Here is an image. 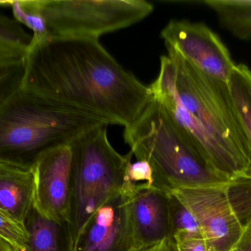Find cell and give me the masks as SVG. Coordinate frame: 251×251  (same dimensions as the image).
<instances>
[{"label": "cell", "instance_id": "obj_19", "mask_svg": "<svg viewBox=\"0 0 251 251\" xmlns=\"http://www.w3.org/2000/svg\"><path fill=\"white\" fill-rule=\"evenodd\" d=\"M143 187L160 190L154 171L147 161L137 160L134 162L131 161L126 168L122 194L130 197L136 190Z\"/></svg>", "mask_w": 251, "mask_h": 251}, {"label": "cell", "instance_id": "obj_22", "mask_svg": "<svg viewBox=\"0 0 251 251\" xmlns=\"http://www.w3.org/2000/svg\"><path fill=\"white\" fill-rule=\"evenodd\" d=\"M25 60L0 62V105L22 85Z\"/></svg>", "mask_w": 251, "mask_h": 251}, {"label": "cell", "instance_id": "obj_3", "mask_svg": "<svg viewBox=\"0 0 251 251\" xmlns=\"http://www.w3.org/2000/svg\"><path fill=\"white\" fill-rule=\"evenodd\" d=\"M111 122L21 85L0 105V164L32 170L46 152Z\"/></svg>", "mask_w": 251, "mask_h": 251}, {"label": "cell", "instance_id": "obj_18", "mask_svg": "<svg viewBox=\"0 0 251 251\" xmlns=\"http://www.w3.org/2000/svg\"><path fill=\"white\" fill-rule=\"evenodd\" d=\"M10 8L13 19L32 32V41L40 42L49 39L45 21L41 13L40 0L13 1Z\"/></svg>", "mask_w": 251, "mask_h": 251}, {"label": "cell", "instance_id": "obj_24", "mask_svg": "<svg viewBox=\"0 0 251 251\" xmlns=\"http://www.w3.org/2000/svg\"><path fill=\"white\" fill-rule=\"evenodd\" d=\"M139 251H178L174 238L167 239L158 244Z\"/></svg>", "mask_w": 251, "mask_h": 251}, {"label": "cell", "instance_id": "obj_1", "mask_svg": "<svg viewBox=\"0 0 251 251\" xmlns=\"http://www.w3.org/2000/svg\"><path fill=\"white\" fill-rule=\"evenodd\" d=\"M22 86L125 128L140 117L153 97L149 86L96 38L31 41Z\"/></svg>", "mask_w": 251, "mask_h": 251}, {"label": "cell", "instance_id": "obj_4", "mask_svg": "<svg viewBox=\"0 0 251 251\" xmlns=\"http://www.w3.org/2000/svg\"><path fill=\"white\" fill-rule=\"evenodd\" d=\"M124 138L137 160L147 161L160 190L221 186L231 178L218 172L163 106L152 97Z\"/></svg>", "mask_w": 251, "mask_h": 251}, {"label": "cell", "instance_id": "obj_25", "mask_svg": "<svg viewBox=\"0 0 251 251\" xmlns=\"http://www.w3.org/2000/svg\"><path fill=\"white\" fill-rule=\"evenodd\" d=\"M0 251H13V250L8 245L0 240Z\"/></svg>", "mask_w": 251, "mask_h": 251}, {"label": "cell", "instance_id": "obj_2", "mask_svg": "<svg viewBox=\"0 0 251 251\" xmlns=\"http://www.w3.org/2000/svg\"><path fill=\"white\" fill-rule=\"evenodd\" d=\"M166 48L157 78L149 85L153 98L218 172L231 179L248 176L247 142L228 84Z\"/></svg>", "mask_w": 251, "mask_h": 251}, {"label": "cell", "instance_id": "obj_23", "mask_svg": "<svg viewBox=\"0 0 251 251\" xmlns=\"http://www.w3.org/2000/svg\"><path fill=\"white\" fill-rule=\"evenodd\" d=\"M174 239L178 251H210L202 235H180Z\"/></svg>", "mask_w": 251, "mask_h": 251}, {"label": "cell", "instance_id": "obj_13", "mask_svg": "<svg viewBox=\"0 0 251 251\" xmlns=\"http://www.w3.org/2000/svg\"><path fill=\"white\" fill-rule=\"evenodd\" d=\"M25 225L29 234L25 251H75V240L68 223L49 219L34 207Z\"/></svg>", "mask_w": 251, "mask_h": 251}, {"label": "cell", "instance_id": "obj_9", "mask_svg": "<svg viewBox=\"0 0 251 251\" xmlns=\"http://www.w3.org/2000/svg\"><path fill=\"white\" fill-rule=\"evenodd\" d=\"M72 153L70 144L40 156L32 169L35 180L34 207L43 216L69 223L72 201Z\"/></svg>", "mask_w": 251, "mask_h": 251}, {"label": "cell", "instance_id": "obj_6", "mask_svg": "<svg viewBox=\"0 0 251 251\" xmlns=\"http://www.w3.org/2000/svg\"><path fill=\"white\" fill-rule=\"evenodd\" d=\"M49 39L89 38L128 28L147 17L144 0H40Z\"/></svg>", "mask_w": 251, "mask_h": 251}, {"label": "cell", "instance_id": "obj_10", "mask_svg": "<svg viewBox=\"0 0 251 251\" xmlns=\"http://www.w3.org/2000/svg\"><path fill=\"white\" fill-rule=\"evenodd\" d=\"M129 197L119 194L88 220L75 242V251H139L128 212Z\"/></svg>", "mask_w": 251, "mask_h": 251}, {"label": "cell", "instance_id": "obj_14", "mask_svg": "<svg viewBox=\"0 0 251 251\" xmlns=\"http://www.w3.org/2000/svg\"><path fill=\"white\" fill-rule=\"evenodd\" d=\"M236 113L246 136L251 178V69L247 65L236 64L228 82Z\"/></svg>", "mask_w": 251, "mask_h": 251}, {"label": "cell", "instance_id": "obj_11", "mask_svg": "<svg viewBox=\"0 0 251 251\" xmlns=\"http://www.w3.org/2000/svg\"><path fill=\"white\" fill-rule=\"evenodd\" d=\"M171 193L153 187L136 190L128 200V212L139 249L173 238L170 220Z\"/></svg>", "mask_w": 251, "mask_h": 251}, {"label": "cell", "instance_id": "obj_8", "mask_svg": "<svg viewBox=\"0 0 251 251\" xmlns=\"http://www.w3.org/2000/svg\"><path fill=\"white\" fill-rule=\"evenodd\" d=\"M166 47L203 73L228 84L236 63L218 34L205 24L171 20L161 32Z\"/></svg>", "mask_w": 251, "mask_h": 251}, {"label": "cell", "instance_id": "obj_21", "mask_svg": "<svg viewBox=\"0 0 251 251\" xmlns=\"http://www.w3.org/2000/svg\"><path fill=\"white\" fill-rule=\"evenodd\" d=\"M0 240L13 251H25L29 240L26 227L0 211Z\"/></svg>", "mask_w": 251, "mask_h": 251}, {"label": "cell", "instance_id": "obj_26", "mask_svg": "<svg viewBox=\"0 0 251 251\" xmlns=\"http://www.w3.org/2000/svg\"><path fill=\"white\" fill-rule=\"evenodd\" d=\"M236 251V249H234V251Z\"/></svg>", "mask_w": 251, "mask_h": 251}, {"label": "cell", "instance_id": "obj_15", "mask_svg": "<svg viewBox=\"0 0 251 251\" xmlns=\"http://www.w3.org/2000/svg\"><path fill=\"white\" fill-rule=\"evenodd\" d=\"M223 28L234 37L251 41V0H205Z\"/></svg>", "mask_w": 251, "mask_h": 251}, {"label": "cell", "instance_id": "obj_20", "mask_svg": "<svg viewBox=\"0 0 251 251\" xmlns=\"http://www.w3.org/2000/svg\"><path fill=\"white\" fill-rule=\"evenodd\" d=\"M170 220L173 238L180 235H202L200 225L191 211L172 193L170 205Z\"/></svg>", "mask_w": 251, "mask_h": 251}, {"label": "cell", "instance_id": "obj_17", "mask_svg": "<svg viewBox=\"0 0 251 251\" xmlns=\"http://www.w3.org/2000/svg\"><path fill=\"white\" fill-rule=\"evenodd\" d=\"M227 190L243 234L236 247L237 251H251V178L241 176L227 184Z\"/></svg>", "mask_w": 251, "mask_h": 251}, {"label": "cell", "instance_id": "obj_7", "mask_svg": "<svg viewBox=\"0 0 251 251\" xmlns=\"http://www.w3.org/2000/svg\"><path fill=\"white\" fill-rule=\"evenodd\" d=\"M227 184L177 189L171 192L197 220L210 251H234L243 234Z\"/></svg>", "mask_w": 251, "mask_h": 251}, {"label": "cell", "instance_id": "obj_16", "mask_svg": "<svg viewBox=\"0 0 251 251\" xmlns=\"http://www.w3.org/2000/svg\"><path fill=\"white\" fill-rule=\"evenodd\" d=\"M31 41L32 34L13 16L0 13V62L25 60Z\"/></svg>", "mask_w": 251, "mask_h": 251}, {"label": "cell", "instance_id": "obj_12", "mask_svg": "<svg viewBox=\"0 0 251 251\" xmlns=\"http://www.w3.org/2000/svg\"><path fill=\"white\" fill-rule=\"evenodd\" d=\"M34 203L32 169L25 170L0 164V211L25 225Z\"/></svg>", "mask_w": 251, "mask_h": 251}, {"label": "cell", "instance_id": "obj_5", "mask_svg": "<svg viewBox=\"0 0 251 251\" xmlns=\"http://www.w3.org/2000/svg\"><path fill=\"white\" fill-rule=\"evenodd\" d=\"M96 127L70 144L72 186L69 226L76 242L88 220L106 202L122 193L131 151L118 153L107 137V127Z\"/></svg>", "mask_w": 251, "mask_h": 251}]
</instances>
